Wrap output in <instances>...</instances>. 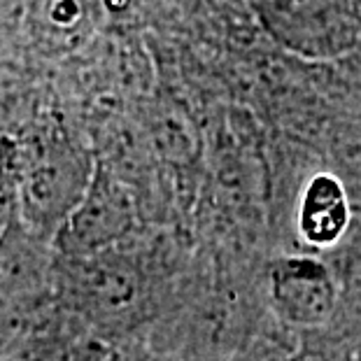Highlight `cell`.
Listing matches in <instances>:
<instances>
[{"mask_svg": "<svg viewBox=\"0 0 361 361\" xmlns=\"http://www.w3.org/2000/svg\"><path fill=\"white\" fill-rule=\"evenodd\" d=\"M12 173L10 187L19 219L35 235L54 243L87 194L96 171L66 145L42 142L21 152Z\"/></svg>", "mask_w": 361, "mask_h": 361, "instance_id": "obj_1", "label": "cell"}, {"mask_svg": "<svg viewBox=\"0 0 361 361\" xmlns=\"http://www.w3.org/2000/svg\"><path fill=\"white\" fill-rule=\"evenodd\" d=\"M59 287L84 319L117 329L133 322L149 301V280L140 261L124 247L103 255L63 261L59 259Z\"/></svg>", "mask_w": 361, "mask_h": 361, "instance_id": "obj_2", "label": "cell"}, {"mask_svg": "<svg viewBox=\"0 0 361 361\" xmlns=\"http://www.w3.org/2000/svg\"><path fill=\"white\" fill-rule=\"evenodd\" d=\"M273 319L298 336L324 334L338 308V275L312 255H282L266 271Z\"/></svg>", "mask_w": 361, "mask_h": 361, "instance_id": "obj_3", "label": "cell"}, {"mask_svg": "<svg viewBox=\"0 0 361 361\" xmlns=\"http://www.w3.org/2000/svg\"><path fill=\"white\" fill-rule=\"evenodd\" d=\"M137 226V205L121 180L96 171L87 194L66 219L54 247L59 259L80 261L121 247Z\"/></svg>", "mask_w": 361, "mask_h": 361, "instance_id": "obj_4", "label": "cell"}, {"mask_svg": "<svg viewBox=\"0 0 361 361\" xmlns=\"http://www.w3.org/2000/svg\"><path fill=\"white\" fill-rule=\"evenodd\" d=\"M268 30L308 59H334L357 40L350 0H255Z\"/></svg>", "mask_w": 361, "mask_h": 361, "instance_id": "obj_5", "label": "cell"}, {"mask_svg": "<svg viewBox=\"0 0 361 361\" xmlns=\"http://www.w3.org/2000/svg\"><path fill=\"white\" fill-rule=\"evenodd\" d=\"M56 268L54 243L35 235L17 217L0 240V303L33 314L59 282Z\"/></svg>", "mask_w": 361, "mask_h": 361, "instance_id": "obj_6", "label": "cell"}, {"mask_svg": "<svg viewBox=\"0 0 361 361\" xmlns=\"http://www.w3.org/2000/svg\"><path fill=\"white\" fill-rule=\"evenodd\" d=\"M352 224V205L336 175L319 173L305 184L296 207L298 238L310 250H329L343 240Z\"/></svg>", "mask_w": 361, "mask_h": 361, "instance_id": "obj_7", "label": "cell"}, {"mask_svg": "<svg viewBox=\"0 0 361 361\" xmlns=\"http://www.w3.org/2000/svg\"><path fill=\"white\" fill-rule=\"evenodd\" d=\"M89 24L84 0H40L30 7V30L44 49H68Z\"/></svg>", "mask_w": 361, "mask_h": 361, "instance_id": "obj_8", "label": "cell"}, {"mask_svg": "<svg viewBox=\"0 0 361 361\" xmlns=\"http://www.w3.org/2000/svg\"><path fill=\"white\" fill-rule=\"evenodd\" d=\"M338 275V308L331 326L324 334L305 336L322 338L324 343L343 345L361 341V250L352 252L336 268Z\"/></svg>", "mask_w": 361, "mask_h": 361, "instance_id": "obj_9", "label": "cell"}, {"mask_svg": "<svg viewBox=\"0 0 361 361\" xmlns=\"http://www.w3.org/2000/svg\"><path fill=\"white\" fill-rule=\"evenodd\" d=\"M228 361H310L305 338L275 322L245 334Z\"/></svg>", "mask_w": 361, "mask_h": 361, "instance_id": "obj_10", "label": "cell"}, {"mask_svg": "<svg viewBox=\"0 0 361 361\" xmlns=\"http://www.w3.org/2000/svg\"><path fill=\"white\" fill-rule=\"evenodd\" d=\"M75 343L78 341H68L66 336L37 326L3 361H63Z\"/></svg>", "mask_w": 361, "mask_h": 361, "instance_id": "obj_11", "label": "cell"}, {"mask_svg": "<svg viewBox=\"0 0 361 361\" xmlns=\"http://www.w3.org/2000/svg\"><path fill=\"white\" fill-rule=\"evenodd\" d=\"M37 329L33 314L0 303V361Z\"/></svg>", "mask_w": 361, "mask_h": 361, "instance_id": "obj_12", "label": "cell"}, {"mask_svg": "<svg viewBox=\"0 0 361 361\" xmlns=\"http://www.w3.org/2000/svg\"><path fill=\"white\" fill-rule=\"evenodd\" d=\"M110 348L96 341H78L68 352L63 361H107Z\"/></svg>", "mask_w": 361, "mask_h": 361, "instance_id": "obj_13", "label": "cell"}, {"mask_svg": "<svg viewBox=\"0 0 361 361\" xmlns=\"http://www.w3.org/2000/svg\"><path fill=\"white\" fill-rule=\"evenodd\" d=\"M107 361H168L159 352L145 348V345H124V348H110Z\"/></svg>", "mask_w": 361, "mask_h": 361, "instance_id": "obj_14", "label": "cell"}, {"mask_svg": "<svg viewBox=\"0 0 361 361\" xmlns=\"http://www.w3.org/2000/svg\"><path fill=\"white\" fill-rule=\"evenodd\" d=\"M322 361H361V341L359 343H343V345H331L329 343V355H317Z\"/></svg>", "mask_w": 361, "mask_h": 361, "instance_id": "obj_15", "label": "cell"}, {"mask_svg": "<svg viewBox=\"0 0 361 361\" xmlns=\"http://www.w3.org/2000/svg\"><path fill=\"white\" fill-rule=\"evenodd\" d=\"M305 348H308V345H305ZM308 352H310V350H308ZM310 361H322V359H319V357H314L312 352H310Z\"/></svg>", "mask_w": 361, "mask_h": 361, "instance_id": "obj_16", "label": "cell"}, {"mask_svg": "<svg viewBox=\"0 0 361 361\" xmlns=\"http://www.w3.org/2000/svg\"><path fill=\"white\" fill-rule=\"evenodd\" d=\"M0 3H7V0H0Z\"/></svg>", "mask_w": 361, "mask_h": 361, "instance_id": "obj_17", "label": "cell"}, {"mask_svg": "<svg viewBox=\"0 0 361 361\" xmlns=\"http://www.w3.org/2000/svg\"><path fill=\"white\" fill-rule=\"evenodd\" d=\"M0 187H3V184H0Z\"/></svg>", "mask_w": 361, "mask_h": 361, "instance_id": "obj_18", "label": "cell"}]
</instances>
